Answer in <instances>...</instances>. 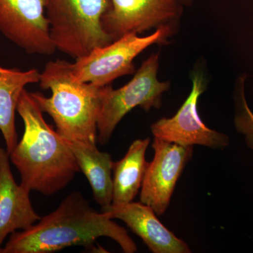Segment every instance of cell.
<instances>
[{"label":"cell","mask_w":253,"mask_h":253,"mask_svg":"<svg viewBox=\"0 0 253 253\" xmlns=\"http://www.w3.org/2000/svg\"><path fill=\"white\" fill-rule=\"evenodd\" d=\"M111 7V0H46L50 38L56 49L76 60L112 42L103 25Z\"/></svg>","instance_id":"cell-4"},{"label":"cell","mask_w":253,"mask_h":253,"mask_svg":"<svg viewBox=\"0 0 253 253\" xmlns=\"http://www.w3.org/2000/svg\"><path fill=\"white\" fill-rule=\"evenodd\" d=\"M154 158L149 163L141 188L140 202L158 216L169 208L176 183L193 156V146H182L154 137Z\"/></svg>","instance_id":"cell-9"},{"label":"cell","mask_w":253,"mask_h":253,"mask_svg":"<svg viewBox=\"0 0 253 253\" xmlns=\"http://www.w3.org/2000/svg\"><path fill=\"white\" fill-rule=\"evenodd\" d=\"M172 33L169 25L156 28L150 36L137 33L123 35L112 42L96 48L71 63V75L76 81L97 86L109 85L115 80L135 73L134 60L153 44L164 42Z\"/></svg>","instance_id":"cell-6"},{"label":"cell","mask_w":253,"mask_h":253,"mask_svg":"<svg viewBox=\"0 0 253 253\" xmlns=\"http://www.w3.org/2000/svg\"><path fill=\"white\" fill-rule=\"evenodd\" d=\"M103 18L105 31L113 41L126 33L137 34L169 24L180 16L179 0H111Z\"/></svg>","instance_id":"cell-10"},{"label":"cell","mask_w":253,"mask_h":253,"mask_svg":"<svg viewBox=\"0 0 253 253\" xmlns=\"http://www.w3.org/2000/svg\"><path fill=\"white\" fill-rule=\"evenodd\" d=\"M112 219H121L139 236L154 253H190L188 245L168 229L158 219L154 210L141 202L101 207Z\"/></svg>","instance_id":"cell-11"},{"label":"cell","mask_w":253,"mask_h":253,"mask_svg":"<svg viewBox=\"0 0 253 253\" xmlns=\"http://www.w3.org/2000/svg\"><path fill=\"white\" fill-rule=\"evenodd\" d=\"M16 111L24 132L9 158L21 175L20 184L29 191L52 196L64 189L81 169L64 138L46 123L44 113L26 89Z\"/></svg>","instance_id":"cell-2"},{"label":"cell","mask_w":253,"mask_h":253,"mask_svg":"<svg viewBox=\"0 0 253 253\" xmlns=\"http://www.w3.org/2000/svg\"><path fill=\"white\" fill-rule=\"evenodd\" d=\"M192 89L184 101L172 118H163L151 126L154 137L168 142L182 146L194 145L206 146L213 149H224L230 144L229 136L208 127L198 111V103L206 89L204 76L196 71L191 76Z\"/></svg>","instance_id":"cell-7"},{"label":"cell","mask_w":253,"mask_h":253,"mask_svg":"<svg viewBox=\"0 0 253 253\" xmlns=\"http://www.w3.org/2000/svg\"><path fill=\"white\" fill-rule=\"evenodd\" d=\"M101 237L113 239L126 253L137 251L135 243L108 213L91 207L81 193H71L52 212L29 229L10 235L2 253H51L71 246L94 247Z\"/></svg>","instance_id":"cell-1"},{"label":"cell","mask_w":253,"mask_h":253,"mask_svg":"<svg viewBox=\"0 0 253 253\" xmlns=\"http://www.w3.org/2000/svg\"><path fill=\"white\" fill-rule=\"evenodd\" d=\"M244 83V81L241 82L234 125L236 131L244 136L246 145L253 152V113L245 97Z\"/></svg>","instance_id":"cell-16"},{"label":"cell","mask_w":253,"mask_h":253,"mask_svg":"<svg viewBox=\"0 0 253 253\" xmlns=\"http://www.w3.org/2000/svg\"><path fill=\"white\" fill-rule=\"evenodd\" d=\"M71 63L61 59L49 61L41 73L39 84L50 89L51 96L38 91L31 94L42 112L52 118L62 137L96 145L102 86L76 81Z\"/></svg>","instance_id":"cell-3"},{"label":"cell","mask_w":253,"mask_h":253,"mask_svg":"<svg viewBox=\"0 0 253 253\" xmlns=\"http://www.w3.org/2000/svg\"><path fill=\"white\" fill-rule=\"evenodd\" d=\"M65 141L74 155L81 172L90 184L94 201L101 207L112 204L113 161L111 156L100 151L96 145Z\"/></svg>","instance_id":"cell-14"},{"label":"cell","mask_w":253,"mask_h":253,"mask_svg":"<svg viewBox=\"0 0 253 253\" xmlns=\"http://www.w3.org/2000/svg\"><path fill=\"white\" fill-rule=\"evenodd\" d=\"M149 138L133 141L126 156L113 163L112 204L123 205L134 201L142 186L149 163L146 152Z\"/></svg>","instance_id":"cell-15"},{"label":"cell","mask_w":253,"mask_h":253,"mask_svg":"<svg viewBox=\"0 0 253 253\" xmlns=\"http://www.w3.org/2000/svg\"><path fill=\"white\" fill-rule=\"evenodd\" d=\"M45 5L46 0H0V33L28 54H54Z\"/></svg>","instance_id":"cell-8"},{"label":"cell","mask_w":253,"mask_h":253,"mask_svg":"<svg viewBox=\"0 0 253 253\" xmlns=\"http://www.w3.org/2000/svg\"><path fill=\"white\" fill-rule=\"evenodd\" d=\"M159 55H151L145 60L129 83L118 89L111 84L102 86L101 105L98 117L99 144H108L113 131L125 116L134 108L145 111L159 109L163 93L169 89V82H161L157 78Z\"/></svg>","instance_id":"cell-5"},{"label":"cell","mask_w":253,"mask_h":253,"mask_svg":"<svg viewBox=\"0 0 253 253\" xmlns=\"http://www.w3.org/2000/svg\"><path fill=\"white\" fill-rule=\"evenodd\" d=\"M30 192L16 184L10 167L9 153L0 148V253L8 236L29 229L41 219L31 204Z\"/></svg>","instance_id":"cell-12"},{"label":"cell","mask_w":253,"mask_h":253,"mask_svg":"<svg viewBox=\"0 0 253 253\" xmlns=\"http://www.w3.org/2000/svg\"><path fill=\"white\" fill-rule=\"evenodd\" d=\"M40 80L41 73L36 68L23 71L0 64V131L9 154L18 143L15 116L18 100L26 86Z\"/></svg>","instance_id":"cell-13"},{"label":"cell","mask_w":253,"mask_h":253,"mask_svg":"<svg viewBox=\"0 0 253 253\" xmlns=\"http://www.w3.org/2000/svg\"><path fill=\"white\" fill-rule=\"evenodd\" d=\"M181 1V4L184 5H187V6H189L192 4L193 1L194 0H179Z\"/></svg>","instance_id":"cell-17"}]
</instances>
